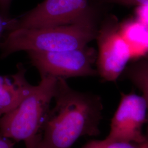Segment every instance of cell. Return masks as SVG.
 Wrapping results in <instances>:
<instances>
[{
    "label": "cell",
    "instance_id": "9",
    "mask_svg": "<svg viewBox=\"0 0 148 148\" xmlns=\"http://www.w3.org/2000/svg\"><path fill=\"white\" fill-rule=\"evenodd\" d=\"M119 30L130 49L131 59L142 58L148 54V27L137 19L119 24Z\"/></svg>",
    "mask_w": 148,
    "mask_h": 148
},
{
    "label": "cell",
    "instance_id": "5",
    "mask_svg": "<svg viewBox=\"0 0 148 148\" xmlns=\"http://www.w3.org/2000/svg\"><path fill=\"white\" fill-rule=\"evenodd\" d=\"M119 25L114 17L101 19L95 38L98 48L97 70L106 81H116L131 59L128 47L119 32Z\"/></svg>",
    "mask_w": 148,
    "mask_h": 148
},
{
    "label": "cell",
    "instance_id": "18",
    "mask_svg": "<svg viewBox=\"0 0 148 148\" xmlns=\"http://www.w3.org/2000/svg\"></svg>",
    "mask_w": 148,
    "mask_h": 148
},
{
    "label": "cell",
    "instance_id": "14",
    "mask_svg": "<svg viewBox=\"0 0 148 148\" xmlns=\"http://www.w3.org/2000/svg\"><path fill=\"white\" fill-rule=\"evenodd\" d=\"M135 14L136 19L148 27V5L137 6Z\"/></svg>",
    "mask_w": 148,
    "mask_h": 148
},
{
    "label": "cell",
    "instance_id": "16",
    "mask_svg": "<svg viewBox=\"0 0 148 148\" xmlns=\"http://www.w3.org/2000/svg\"><path fill=\"white\" fill-rule=\"evenodd\" d=\"M13 140L0 134V148H14Z\"/></svg>",
    "mask_w": 148,
    "mask_h": 148
},
{
    "label": "cell",
    "instance_id": "3",
    "mask_svg": "<svg viewBox=\"0 0 148 148\" xmlns=\"http://www.w3.org/2000/svg\"><path fill=\"white\" fill-rule=\"evenodd\" d=\"M41 78L39 84L18 106L0 117V134L12 140L24 142L26 148L36 142L57 88V78Z\"/></svg>",
    "mask_w": 148,
    "mask_h": 148
},
{
    "label": "cell",
    "instance_id": "4",
    "mask_svg": "<svg viewBox=\"0 0 148 148\" xmlns=\"http://www.w3.org/2000/svg\"><path fill=\"white\" fill-rule=\"evenodd\" d=\"M32 66L41 77L48 76L57 79L94 76L98 75L94 69L97 51L88 45L74 49L59 51H27Z\"/></svg>",
    "mask_w": 148,
    "mask_h": 148
},
{
    "label": "cell",
    "instance_id": "15",
    "mask_svg": "<svg viewBox=\"0 0 148 148\" xmlns=\"http://www.w3.org/2000/svg\"><path fill=\"white\" fill-rule=\"evenodd\" d=\"M12 0H0V13L10 16V9Z\"/></svg>",
    "mask_w": 148,
    "mask_h": 148
},
{
    "label": "cell",
    "instance_id": "7",
    "mask_svg": "<svg viewBox=\"0 0 148 148\" xmlns=\"http://www.w3.org/2000/svg\"><path fill=\"white\" fill-rule=\"evenodd\" d=\"M147 102L143 96L122 94L121 101L111 120L106 138L117 142L141 144L147 140L142 127L148 119Z\"/></svg>",
    "mask_w": 148,
    "mask_h": 148
},
{
    "label": "cell",
    "instance_id": "11",
    "mask_svg": "<svg viewBox=\"0 0 148 148\" xmlns=\"http://www.w3.org/2000/svg\"><path fill=\"white\" fill-rule=\"evenodd\" d=\"M134 143L117 142L106 138L101 140H92L81 148H140Z\"/></svg>",
    "mask_w": 148,
    "mask_h": 148
},
{
    "label": "cell",
    "instance_id": "17",
    "mask_svg": "<svg viewBox=\"0 0 148 148\" xmlns=\"http://www.w3.org/2000/svg\"><path fill=\"white\" fill-rule=\"evenodd\" d=\"M140 148H148V140H147L144 143L140 144Z\"/></svg>",
    "mask_w": 148,
    "mask_h": 148
},
{
    "label": "cell",
    "instance_id": "6",
    "mask_svg": "<svg viewBox=\"0 0 148 148\" xmlns=\"http://www.w3.org/2000/svg\"><path fill=\"white\" fill-rule=\"evenodd\" d=\"M91 0H44L23 15L16 18L13 29H38L74 23L90 12Z\"/></svg>",
    "mask_w": 148,
    "mask_h": 148
},
{
    "label": "cell",
    "instance_id": "8",
    "mask_svg": "<svg viewBox=\"0 0 148 148\" xmlns=\"http://www.w3.org/2000/svg\"><path fill=\"white\" fill-rule=\"evenodd\" d=\"M16 68L14 74L0 75V117L18 106L35 86L27 81L24 65L18 63Z\"/></svg>",
    "mask_w": 148,
    "mask_h": 148
},
{
    "label": "cell",
    "instance_id": "2",
    "mask_svg": "<svg viewBox=\"0 0 148 148\" xmlns=\"http://www.w3.org/2000/svg\"><path fill=\"white\" fill-rule=\"evenodd\" d=\"M103 5L95 3L90 12L69 24L8 32L0 44L1 58L19 51H59L87 46L97 36Z\"/></svg>",
    "mask_w": 148,
    "mask_h": 148
},
{
    "label": "cell",
    "instance_id": "1",
    "mask_svg": "<svg viewBox=\"0 0 148 148\" xmlns=\"http://www.w3.org/2000/svg\"><path fill=\"white\" fill-rule=\"evenodd\" d=\"M57 79L53 98L56 104L45 119L42 132L28 148H71L79 137L99 133L100 98L71 88L64 79Z\"/></svg>",
    "mask_w": 148,
    "mask_h": 148
},
{
    "label": "cell",
    "instance_id": "13",
    "mask_svg": "<svg viewBox=\"0 0 148 148\" xmlns=\"http://www.w3.org/2000/svg\"><path fill=\"white\" fill-rule=\"evenodd\" d=\"M97 3L106 5V4H116L125 6L148 5V0H92Z\"/></svg>",
    "mask_w": 148,
    "mask_h": 148
},
{
    "label": "cell",
    "instance_id": "10",
    "mask_svg": "<svg viewBox=\"0 0 148 148\" xmlns=\"http://www.w3.org/2000/svg\"><path fill=\"white\" fill-rule=\"evenodd\" d=\"M128 69V76L143 92L148 107V60L136 63Z\"/></svg>",
    "mask_w": 148,
    "mask_h": 148
},
{
    "label": "cell",
    "instance_id": "12",
    "mask_svg": "<svg viewBox=\"0 0 148 148\" xmlns=\"http://www.w3.org/2000/svg\"><path fill=\"white\" fill-rule=\"evenodd\" d=\"M16 23V18L6 16L0 13V44L8 32L12 30Z\"/></svg>",
    "mask_w": 148,
    "mask_h": 148
}]
</instances>
